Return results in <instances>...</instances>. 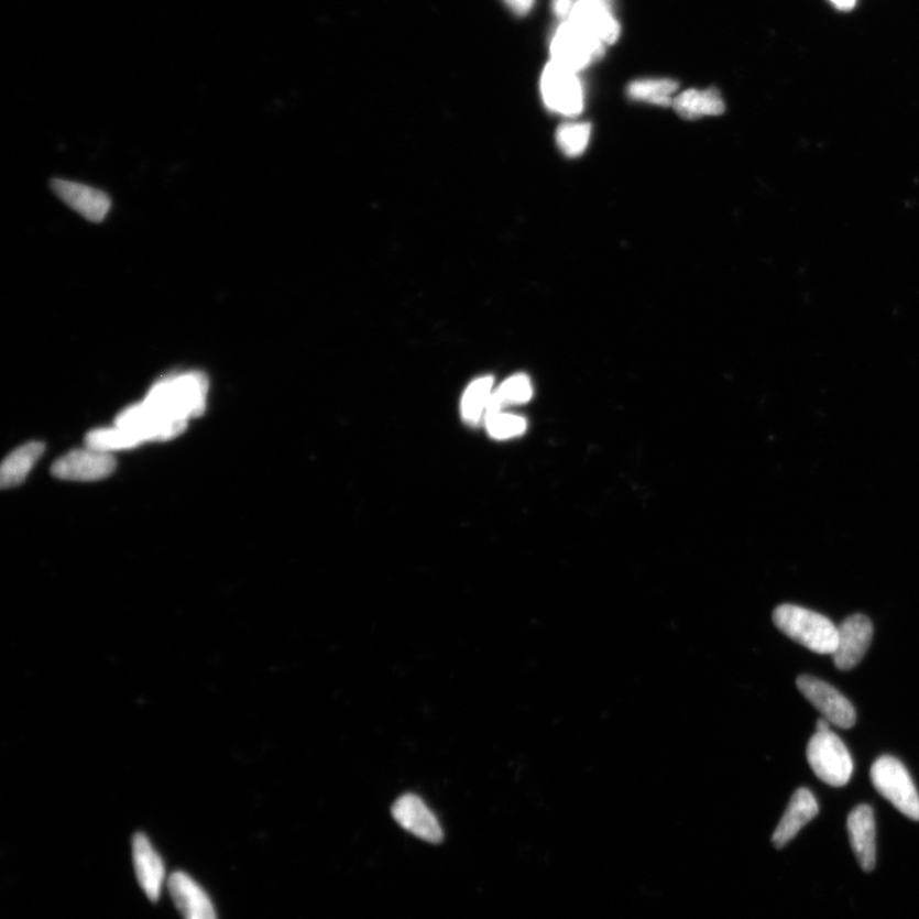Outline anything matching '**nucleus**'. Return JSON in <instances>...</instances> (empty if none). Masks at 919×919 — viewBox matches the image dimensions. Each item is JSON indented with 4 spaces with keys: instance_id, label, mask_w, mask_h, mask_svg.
<instances>
[{
    "instance_id": "15",
    "label": "nucleus",
    "mask_w": 919,
    "mask_h": 919,
    "mask_svg": "<svg viewBox=\"0 0 919 919\" xmlns=\"http://www.w3.org/2000/svg\"><path fill=\"white\" fill-rule=\"evenodd\" d=\"M167 886L184 919H218L209 895L189 875L178 871Z\"/></svg>"
},
{
    "instance_id": "7",
    "label": "nucleus",
    "mask_w": 919,
    "mask_h": 919,
    "mask_svg": "<svg viewBox=\"0 0 919 919\" xmlns=\"http://www.w3.org/2000/svg\"><path fill=\"white\" fill-rule=\"evenodd\" d=\"M114 426L128 431L142 445L177 437L187 428V423L166 418L143 400L119 414Z\"/></svg>"
},
{
    "instance_id": "28",
    "label": "nucleus",
    "mask_w": 919,
    "mask_h": 919,
    "mask_svg": "<svg viewBox=\"0 0 919 919\" xmlns=\"http://www.w3.org/2000/svg\"><path fill=\"white\" fill-rule=\"evenodd\" d=\"M831 4H833L836 10L843 12H850L853 10L854 7L857 4V0H829Z\"/></svg>"
},
{
    "instance_id": "24",
    "label": "nucleus",
    "mask_w": 919,
    "mask_h": 919,
    "mask_svg": "<svg viewBox=\"0 0 919 919\" xmlns=\"http://www.w3.org/2000/svg\"><path fill=\"white\" fill-rule=\"evenodd\" d=\"M590 135L591 125L589 123H565L557 130V145L565 155L577 157L586 153Z\"/></svg>"
},
{
    "instance_id": "17",
    "label": "nucleus",
    "mask_w": 919,
    "mask_h": 919,
    "mask_svg": "<svg viewBox=\"0 0 919 919\" xmlns=\"http://www.w3.org/2000/svg\"><path fill=\"white\" fill-rule=\"evenodd\" d=\"M819 805L809 789L796 790L785 814L773 834V844L783 849L797 836L801 829L818 817Z\"/></svg>"
},
{
    "instance_id": "8",
    "label": "nucleus",
    "mask_w": 919,
    "mask_h": 919,
    "mask_svg": "<svg viewBox=\"0 0 919 919\" xmlns=\"http://www.w3.org/2000/svg\"><path fill=\"white\" fill-rule=\"evenodd\" d=\"M797 687L831 724L843 730H850L856 724V710L833 686L803 675L797 678Z\"/></svg>"
},
{
    "instance_id": "29",
    "label": "nucleus",
    "mask_w": 919,
    "mask_h": 919,
    "mask_svg": "<svg viewBox=\"0 0 919 919\" xmlns=\"http://www.w3.org/2000/svg\"><path fill=\"white\" fill-rule=\"evenodd\" d=\"M830 731V722L827 719H820L817 724V732H829Z\"/></svg>"
},
{
    "instance_id": "3",
    "label": "nucleus",
    "mask_w": 919,
    "mask_h": 919,
    "mask_svg": "<svg viewBox=\"0 0 919 919\" xmlns=\"http://www.w3.org/2000/svg\"><path fill=\"white\" fill-rule=\"evenodd\" d=\"M871 780L878 794L906 814L919 821V795L906 766L897 758L883 756L871 767Z\"/></svg>"
},
{
    "instance_id": "22",
    "label": "nucleus",
    "mask_w": 919,
    "mask_h": 919,
    "mask_svg": "<svg viewBox=\"0 0 919 919\" xmlns=\"http://www.w3.org/2000/svg\"><path fill=\"white\" fill-rule=\"evenodd\" d=\"M532 396L533 387L529 378L525 374L513 375V378L503 382L497 390L493 391L485 418L489 415L502 412L503 407L507 405L527 403Z\"/></svg>"
},
{
    "instance_id": "10",
    "label": "nucleus",
    "mask_w": 919,
    "mask_h": 919,
    "mask_svg": "<svg viewBox=\"0 0 919 919\" xmlns=\"http://www.w3.org/2000/svg\"><path fill=\"white\" fill-rule=\"evenodd\" d=\"M873 623L863 614L851 615L838 627V646L833 655L835 666L850 670L858 665L873 642Z\"/></svg>"
},
{
    "instance_id": "23",
    "label": "nucleus",
    "mask_w": 919,
    "mask_h": 919,
    "mask_svg": "<svg viewBox=\"0 0 919 919\" xmlns=\"http://www.w3.org/2000/svg\"><path fill=\"white\" fill-rule=\"evenodd\" d=\"M86 447L89 449L113 455L114 451L130 450L141 444L128 431L117 426L99 428L86 436Z\"/></svg>"
},
{
    "instance_id": "12",
    "label": "nucleus",
    "mask_w": 919,
    "mask_h": 919,
    "mask_svg": "<svg viewBox=\"0 0 919 919\" xmlns=\"http://www.w3.org/2000/svg\"><path fill=\"white\" fill-rule=\"evenodd\" d=\"M393 817L397 824L413 835L428 843L444 841V830L425 801L415 795H404L393 806Z\"/></svg>"
},
{
    "instance_id": "13",
    "label": "nucleus",
    "mask_w": 919,
    "mask_h": 919,
    "mask_svg": "<svg viewBox=\"0 0 919 919\" xmlns=\"http://www.w3.org/2000/svg\"><path fill=\"white\" fill-rule=\"evenodd\" d=\"M51 187L64 204L84 216L86 220L101 222L107 218L111 201L107 194L86 184L54 179Z\"/></svg>"
},
{
    "instance_id": "27",
    "label": "nucleus",
    "mask_w": 919,
    "mask_h": 919,
    "mask_svg": "<svg viewBox=\"0 0 919 919\" xmlns=\"http://www.w3.org/2000/svg\"><path fill=\"white\" fill-rule=\"evenodd\" d=\"M503 2L517 15H525L532 11L535 0H503Z\"/></svg>"
},
{
    "instance_id": "19",
    "label": "nucleus",
    "mask_w": 919,
    "mask_h": 919,
    "mask_svg": "<svg viewBox=\"0 0 919 919\" xmlns=\"http://www.w3.org/2000/svg\"><path fill=\"white\" fill-rule=\"evenodd\" d=\"M44 451V444L29 442L8 455L2 468H0V485H2V489H13V486L25 482L30 471L42 458Z\"/></svg>"
},
{
    "instance_id": "21",
    "label": "nucleus",
    "mask_w": 919,
    "mask_h": 919,
    "mask_svg": "<svg viewBox=\"0 0 919 919\" xmlns=\"http://www.w3.org/2000/svg\"><path fill=\"white\" fill-rule=\"evenodd\" d=\"M493 394V378L477 379L471 382L462 396L461 414L469 425H479L485 418L486 409Z\"/></svg>"
},
{
    "instance_id": "20",
    "label": "nucleus",
    "mask_w": 919,
    "mask_h": 919,
    "mask_svg": "<svg viewBox=\"0 0 919 919\" xmlns=\"http://www.w3.org/2000/svg\"><path fill=\"white\" fill-rule=\"evenodd\" d=\"M678 84L669 78L636 79L627 87L631 99L658 107L674 106Z\"/></svg>"
},
{
    "instance_id": "11",
    "label": "nucleus",
    "mask_w": 919,
    "mask_h": 919,
    "mask_svg": "<svg viewBox=\"0 0 919 919\" xmlns=\"http://www.w3.org/2000/svg\"><path fill=\"white\" fill-rule=\"evenodd\" d=\"M569 21L604 45L614 44L621 34L612 0H577Z\"/></svg>"
},
{
    "instance_id": "25",
    "label": "nucleus",
    "mask_w": 919,
    "mask_h": 919,
    "mask_svg": "<svg viewBox=\"0 0 919 919\" xmlns=\"http://www.w3.org/2000/svg\"><path fill=\"white\" fill-rule=\"evenodd\" d=\"M486 430L495 439L517 437L526 430V422L518 415L495 413L484 419Z\"/></svg>"
},
{
    "instance_id": "4",
    "label": "nucleus",
    "mask_w": 919,
    "mask_h": 919,
    "mask_svg": "<svg viewBox=\"0 0 919 919\" xmlns=\"http://www.w3.org/2000/svg\"><path fill=\"white\" fill-rule=\"evenodd\" d=\"M807 761L817 777L831 787L849 785L853 761L844 742L834 732H817L807 746Z\"/></svg>"
},
{
    "instance_id": "2",
    "label": "nucleus",
    "mask_w": 919,
    "mask_h": 919,
    "mask_svg": "<svg viewBox=\"0 0 919 919\" xmlns=\"http://www.w3.org/2000/svg\"><path fill=\"white\" fill-rule=\"evenodd\" d=\"M773 620L783 634L813 653L833 655L838 627L824 615L792 604L778 606Z\"/></svg>"
},
{
    "instance_id": "14",
    "label": "nucleus",
    "mask_w": 919,
    "mask_h": 919,
    "mask_svg": "<svg viewBox=\"0 0 919 919\" xmlns=\"http://www.w3.org/2000/svg\"><path fill=\"white\" fill-rule=\"evenodd\" d=\"M135 875L141 888L151 901H157L165 882L162 857L145 834H135L132 841Z\"/></svg>"
},
{
    "instance_id": "16",
    "label": "nucleus",
    "mask_w": 919,
    "mask_h": 919,
    "mask_svg": "<svg viewBox=\"0 0 919 919\" xmlns=\"http://www.w3.org/2000/svg\"><path fill=\"white\" fill-rule=\"evenodd\" d=\"M850 841L854 854L865 873H871L876 865V824L875 813L868 805H860L849 817Z\"/></svg>"
},
{
    "instance_id": "6",
    "label": "nucleus",
    "mask_w": 919,
    "mask_h": 919,
    "mask_svg": "<svg viewBox=\"0 0 919 919\" xmlns=\"http://www.w3.org/2000/svg\"><path fill=\"white\" fill-rule=\"evenodd\" d=\"M546 107L564 117H578L583 109V89L577 72L549 61L540 78Z\"/></svg>"
},
{
    "instance_id": "1",
    "label": "nucleus",
    "mask_w": 919,
    "mask_h": 919,
    "mask_svg": "<svg viewBox=\"0 0 919 919\" xmlns=\"http://www.w3.org/2000/svg\"><path fill=\"white\" fill-rule=\"evenodd\" d=\"M209 380L203 372L167 375L150 390L145 402L166 418L187 423L206 409Z\"/></svg>"
},
{
    "instance_id": "26",
    "label": "nucleus",
    "mask_w": 919,
    "mask_h": 919,
    "mask_svg": "<svg viewBox=\"0 0 919 919\" xmlns=\"http://www.w3.org/2000/svg\"><path fill=\"white\" fill-rule=\"evenodd\" d=\"M577 0H551V10L558 19L569 20Z\"/></svg>"
},
{
    "instance_id": "18",
    "label": "nucleus",
    "mask_w": 919,
    "mask_h": 919,
    "mask_svg": "<svg viewBox=\"0 0 919 919\" xmlns=\"http://www.w3.org/2000/svg\"><path fill=\"white\" fill-rule=\"evenodd\" d=\"M676 113L683 119H699L724 113L725 106L721 92L715 89L686 90L678 94L674 106Z\"/></svg>"
},
{
    "instance_id": "9",
    "label": "nucleus",
    "mask_w": 919,
    "mask_h": 919,
    "mask_svg": "<svg viewBox=\"0 0 919 919\" xmlns=\"http://www.w3.org/2000/svg\"><path fill=\"white\" fill-rule=\"evenodd\" d=\"M117 461L111 453L86 447L70 451L54 462L52 473L63 481L92 482L114 473Z\"/></svg>"
},
{
    "instance_id": "5",
    "label": "nucleus",
    "mask_w": 919,
    "mask_h": 919,
    "mask_svg": "<svg viewBox=\"0 0 919 919\" xmlns=\"http://www.w3.org/2000/svg\"><path fill=\"white\" fill-rule=\"evenodd\" d=\"M605 45L566 20L557 28L550 42V61L579 74L603 57Z\"/></svg>"
}]
</instances>
